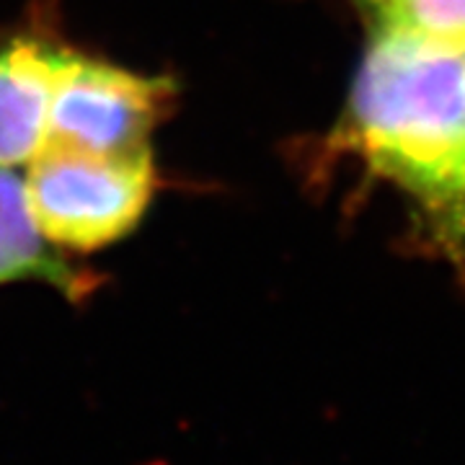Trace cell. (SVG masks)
Instances as JSON below:
<instances>
[{
  "label": "cell",
  "instance_id": "5b68a950",
  "mask_svg": "<svg viewBox=\"0 0 465 465\" xmlns=\"http://www.w3.org/2000/svg\"><path fill=\"white\" fill-rule=\"evenodd\" d=\"M14 282L50 284L73 302L96 290V277L42 235L24 176L0 166V287Z\"/></svg>",
  "mask_w": 465,
  "mask_h": 465
},
{
  "label": "cell",
  "instance_id": "6da1fadb",
  "mask_svg": "<svg viewBox=\"0 0 465 465\" xmlns=\"http://www.w3.org/2000/svg\"><path fill=\"white\" fill-rule=\"evenodd\" d=\"M349 133L370 168L409 192L465 259L463 54L381 32L351 94Z\"/></svg>",
  "mask_w": 465,
  "mask_h": 465
},
{
  "label": "cell",
  "instance_id": "3957f363",
  "mask_svg": "<svg viewBox=\"0 0 465 465\" xmlns=\"http://www.w3.org/2000/svg\"><path fill=\"white\" fill-rule=\"evenodd\" d=\"M173 99L171 78L143 75L67 47L52 91L47 143L91 153L150 148V134Z\"/></svg>",
  "mask_w": 465,
  "mask_h": 465
},
{
  "label": "cell",
  "instance_id": "7a4b0ae2",
  "mask_svg": "<svg viewBox=\"0 0 465 465\" xmlns=\"http://www.w3.org/2000/svg\"><path fill=\"white\" fill-rule=\"evenodd\" d=\"M26 194L42 235L60 251H99L140 225L155 197L153 150L91 153L47 143L29 161Z\"/></svg>",
  "mask_w": 465,
  "mask_h": 465
},
{
  "label": "cell",
  "instance_id": "52a82bcc",
  "mask_svg": "<svg viewBox=\"0 0 465 465\" xmlns=\"http://www.w3.org/2000/svg\"><path fill=\"white\" fill-rule=\"evenodd\" d=\"M463 96H465V54H463Z\"/></svg>",
  "mask_w": 465,
  "mask_h": 465
},
{
  "label": "cell",
  "instance_id": "8992f818",
  "mask_svg": "<svg viewBox=\"0 0 465 465\" xmlns=\"http://www.w3.org/2000/svg\"><path fill=\"white\" fill-rule=\"evenodd\" d=\"M382 32H396L465 54V0H367Z\"/></svg>",
  "mask_w": 465,
  "mask_h": 465
},
{
  "label": "cell",
  "instance_id": "277c9868",
  "mask_svg": "<svg viewBox=\"0 0 465 465\" xmlns=\"http://www.w3.org/2000/svg\"><path fill=\"white\" fill-rule=\"evenodd\" d=\"M65 52V45L32 29L0 32V166H24L47 145Z\"/></svg>",
  "mask_w": 465,
  "mask_h": 465
}]
</instances>
